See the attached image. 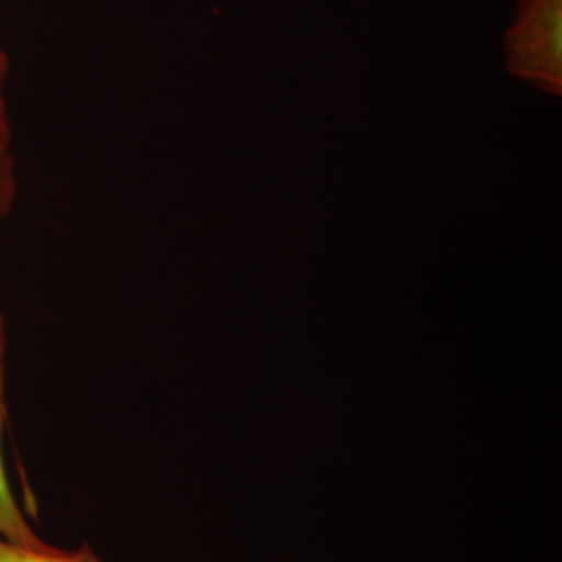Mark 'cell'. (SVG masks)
Listing matches in <instances>:
<instances>
[{
  "label": "cell",
  "instance_id": "obj_3",
  "mask_svg": "<svg viewBox=\"0 0 562 562\" xmlns=\"http://www.w3.org/2000/svg\"><path fill=\"white\" fill-rule=\"evenodd\" d=\"M0 562H101L88 548L67 554L55 548H27L0 538Z\"/></svg>",
  "mask_w": 562,
  "mask_h": 562
},
{
  "label": "cell",
  "instance_id": "obj_2",
  "mask_svg": "<svg viewBox=\"0 0 562 562\" xmlns=\"http://www.w3.org/2000/svg\"><path fill=\"white\" fill-rule=\"evenodd\" d=\"M2 322H0V538L9 542L27 546V548H48L36 536V531L30 527V522L23 519L20 504L15 503L13 492L7 482L4 473V461H2Z\"/></svg>",
  "mask_w": 562,
  "mask_h": 562
},
{
  "label": "cell",
  "instance_id": "obj_4",
  "mask_svg": "<svg viewBox=\"0 0 562 562\" xmlns=\"http://www.w3.org/2000/svg\"><path fill=\"white\" fill-rule=\"evenodd\" d=\"M4 142H0V211L4 206V201L9 196V171H7V161H4Z\"/></svg>",
  "mask_w": 562,
  "mask_h": 562
},
{
  "label": "cell",
  "instance_id": "obj_1",
  "mask_svg": "<svg viewBox=\"0 0 562 562\" xmlns=\"http://www.w3.org/2000/svg\"><path fill=\"white\" fill-rule=\"evenodd\" d=\"M504 48L510 76L561 97L562 0H521Z\"/></svg>",
  "mask_w": 562,
  "mask_h": 562
},
{
  "label": "cell",
  "instance_id": "obj_5",
  "mask_svg": "<svg viewBox=\"0 0 562 562\" xmlns=\"http://www.w3.org/2000/svg\"><path fill=\"white\" fill-rule=\"evenodd\" d=\"M2 74H4V57L0 53V88H2ZM4 134H7V127H4V117H2V97H0V142H4Z\"/></svg>",
  "mask_w": 562,
  "mask_h": 562
}]
</instances>
